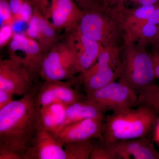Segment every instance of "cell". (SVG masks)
Returning a JSON list of instances; mask_svg holds the SVG:
<instances>
[{
	"instance_id": "26",
	"label": "cell",
	"mask_w": 159,
	"mask_h": 159,
	"mask_svg": "<svg viewBox=\"0 0 159 159\" xmlns=\"http://www.w3.org/2000/svg\"><path fill=\"white\" fill-rule=\"evenodd\" d=\"M82 10L102 7L100 0H74Z\"/></svg>"
},
{
	"instance_id": "13",
	"label": "cell",
	"mask_w": 159,
	"mask_h": 159,
	"mask_svg": "<svg viewBox=\"0 0 159 159\" xmlns=\"http://www.w3.org/2000/svg\"><path fill=\"white\" fill-rule=\"evenodd\" d=\"M104 119H88L64 126L54 134L63 145L69 142L100 138Z\"/></svg>"
},
{
	"instance_id": "10",
	"label": "cell",
	"mask_w": 159,
	"mask_h": 159,
	"mask_svg": "<svg viewBox=\"0 0 159 159\" xmlns=\"http://www.w3.org/2000/svg\"><path fill=\"white\" fill-rule=\"evenodd\" d=\"M70 81L63 80H44L39 87L36 102L39 106L51 103H62L66 106L86 98L74 88Z\"/></svg>"
},
{
	"instance_id": "4",
	"label": "cell",
	"mask_w": 159,
	"mask_h": 159,
	"mask_svg": "<svg viewBox=\"0 0 159 159\" xmlns=\"http://www.w3.org/2000/svg\"><path fill=\"white\" fill-rule=\"evenodd\" d=\"M147 47L137 43L123 44L119 48L122 71L118 79L139 95L154 83L153 55Z\"/></svg>"
},
{
	"instance_id": "25",
	"label": "cell",
	"mask_w": 159,
	"mask_h": 159,
	"mask_svg": "<svg viewBox=\"0 0 159 159\" xmlns=\"http://www.w3.org/2000/svg\"><path fill=\"white\" fill-rule=\"evenodd\" d=\"M14 32L13 26L10 25L0 26V47L1 48L9 43Z\"/></svg>"
},
{
	"instance_id": "29",
	"label": "cell",
	"mask_w": 159,
	"mask_h": 159,
	"mask_svg": "<svg viewBox=\"0 0 159 159\" xmlns=\"http://www.w3.org/2000/svg\"><path fill=\"white\" fill-rule=\"evenodd\" d=\"M33 3L35 7L42 11L46 17L48 19L49 2L48 0H27Z\"/></svg>"
},
{
	"instance_id": "21",
	"label": "cell",
	"mask_w": 159,
	"mask_h": 159,
	"mask_svg": "<svg viewBox=\"0 0 159 159\" xmlns=\"http://www.w3.org/2000/svg\"><path fill=\"white\" fill-rule=\"evenodd\" d=\"M144 106L159 111V85L156 83L148 87L138 96L133 107Z\"/></svg>"
},
{
	"instance_id": "3",
	"label": "cell",
	"mask_w": 159,
	"mask_h": 159,
	"mask_svg": "<svg viewBox=\"0 0 159 159\" xmlns=\"http://www.w3.org/2000/svg\"><path fill=\"white\" fill-rule=\"evenodd\" d=\"M123 6L100 7L83 10L76 29L104 48H120L124 43L125 34Z\"/></svg>"
},
{
	"instance_id": "12",
	"label": "cell",
	"mask_w": 159,
	"mask_h": 159,
	"mask_svg": "<svg viewBox=\"0 0 159 159\" xmlns=\"http://www.w3.org/2000/svg\"><path fill=\"white\" fill-rule=\"evenodd\" d=\"M48 19L57 31L69 32L77 27L83 10L74 0H48Z\"/></svg>"
},
{
	"instance_id": "16",
	"label": "cell",
	"mask_w": 159,
	"mask_h": 159,
	"mask_svg": "<svg viewBox=\"0 0 159 159\" xmlns=\"http://www.w3.org/2000/svg\"><path fill=\"white\" fill-rule=\"evenodd\" d=\"M66 106L59 102L39 106L37 112V130L57 133L64 122Z\"/></svg>"
},
{
	"instance_id": "11",
	"label": "cell",
	"mask_w": 159,
	"mask_h": 159,
	"mask_svg": "<svg viewBox=\"0 0 159 159\" xmlns=\"http://www.w3.org/2000/svg\"><path fill=\"white\" fill-rule=\"evenodd\" d=\"M66 37L76 54V74L87 70L97 61L104 47L81 34L76 28L67 32Z\"/></svg>"
},
{
	"instance_id": "8",
	"label": "cell",
	"mask_w": 159,
	"mask_h": 159,
	"mask_svg": "<svg viewBox=\"0 0 159 159\" xmlns=\"http://www.w3.org/2000/svg\"><path fill=\"white\" fill-rule=\"evenodd\" d=\"M9 58L22 65L32 80L40 76L45 53L41 46L25 34L14 33L8 44Z\"/></svg>"
},
{
	"instance_id": "32",
	"label": "cell",
	"mask_w": 159,
	"mask_h": 159,
	"mask_svg": "<svg viewBox=\"0 0 159 159\" xmlns=\"http://www.w3.org/2000/svg\"><path fill=\"white\" fill-rule=\"evenodd\" d=\"M100 1L102 6L112 8L116 7L117 0H100Z\"/></svg>"
},
{
	"instance_id": "33",
	"label": "cell",
	"mask_w": 159,
	"mask_h": 159,
	"mask_svg": "<svg viewBox=\"0 0 159 159\" xmlns=\"http://www.w3.org/2000/svg\"><path fill=\"white\" fill-rule=\"evenodd\" d=\"M134 0H117L116 2V7H122L125 6L126 2H132Z\"/></svg>"
},
{
	"instance_id": "34",
	"label": "cell",
	"mask_w": 159,
	"mask_h": 159,
	"mask_svg": "<svg viewBox=\"0 0 159 159\" xmlns=\"http://www.w3.org/2000/svg\"><path fill=\"white\" fill-rule=\"evenodd\" d=\"M156 129V138L157 141L159 142V122H158L156 127L155 128Z\"/></svg>"
},
{
	"instance_id": "24",
	"label": "cell",
	"mask_w": 159,
	"mask_h": 159,
	"mask_svg": "<svg viewBox=\"0 0 159 159\" xmlns=\"http://www.w3.org/2000/svg\"><path fill=\"white\" fill-rule=\"evenodd\" d=\"M34 7L33 3L24 0L15 21H21L28 24L33 15Z\"/></svg>"
},
{
	"instance_id": "7",
	"label": "cell",
	"mask_w": 159,
	"mask_h": 159,
	"mask_svg": "<svg viewBox=\"0 0 159 159\" xmlns=\"http://www.w3.org/2000/svg\"><path fill=\"white\" fill-rule=\"evenodd\" d=\"M87 99L93 102L104 113L116 112L133 107L138 95L131 89L115 81L86 94Z\"/></svg>"
},
{
	"instance_id": "30",
	"label": "cell",
	"mask_w": 159,
	"mask_h": 159,
	"mask_svg": "<svg viewBox=\"0 0 159 159\" xmlns=\"http://www.w3.org/2000/svg\"><path fill=\"white\" fill-rule=\"evenodd\" d=\"M138 6H151L159 3V0H134L132 2Z\"/></svg>"
},
{
	"instance_id": "5",
	"label": "cell",
	"mask_w": 159,
	"mask_h": 159,
	"mask_svg": "<svg viewBox=\"0 0 159 159\" xmlns=\"http://www.w3.org/2000/svg\"><path fill=\"white\" fill-rule=\"evenodd\" d=\"M122 71L119 48L106 47L93 65L79 74L77 80L86 94L118 80Z\"/></svg>"
},
{
	"instance_id": "18",
	"label": "cell",
	"mask_w": 159,
	"mask_h": 159,
	"mask_svg": "<svg viewBox=\"0 0 159 159\" xmlns=\"http://www.w3.org/2000/svg\"><path fill=\"white\" fill-rule=\"evenodd\" d=\"M159 4L151 6H139L132 9L126 8L125 6H123L122 11L124 17L125 33L148 19Z\"/></svg>"
},
{
	"instance_id": "20",
	"label": "cell",
	"mask_w": 159,
	"mask_h": 159,
	"mask_svg": "<svg viewBox=\"0 0 159 159\" xmlns=\"http://www.w3.org/2000/svg\"><path fill=\"white\" fill-rule=\"evenodd\" d=\"M94 144L92 140L66 143L64 145L66 159H90Z\"/></svg>"
},
{
	"instance_id": "31",
	"label": "cell",
	"mask_w": 159,
	"mask_h": 159,
	"mask_svg": "<svg viewBox=\"0 0 159 159\" xmlns=\"http://www.w3.org/2000/svg\"><path fill=\"white\" fill-rule=\"evenodd\" d=\"M149 45L151 47V52H159V25L157 36Z\"/></svg>"
},
{
	"instance_id": "28",
	"label": "cell",
	"mask_w": 159,
	"mask_h": 159,
	"mask_svg": "<svg viewBox=\"0 0 159 159\" xmlns=\"http://www.w3.org/2000/svg\"><path fill=\"white\" fill-rule=\"evenodd\" d=\"M14 94L6 90L0 89V109L13 101Z\"/></svg>"
},
{
	"instance_id": "19",
	"label": "cell",
	"mask_w": 159,
	"mask_h": 159,
	"mask_svg": "<svg viewBox=\"0 0 159 159\" xmlns=\"http://www.w3.org/2000/svg\"><path fill=\"white\" fill-rule=\"evenodd\" d=\"M57 31L48 19L43 15L34 34V39L41 46L45 54L58 43Z\"/></svg>"
},
{
	"instance_id": "9",
	"label": "cell",
	"mask_w": 159,
	"mask_h": 159,
	"mask_svg": "<svg viewBox=\"0 0 159 159\" xmlns=\"http://www.w3.org/2000/svg\"><path fill=\"white\" fill-rule=\"evenodd\" d=\"M28 70L19 63L9 58L0 60V89L23 96L34 87Z\"/></svg>"
},
{
	"instance_id": "22",
	"label": "cell",
	"mask_w": 159,
	"mask_h": 159,
	"mask_svg": "<svg viewBox=\"0 0 159 159\" xmlns=\"http://www.w3.org/2000/svg\"><path fill=\"white\" fill-rule=\"evenodd\" d=\"M100 143L94 144L90 159H117V155L108 143L100 140Z\"/></svg>"
},
{
	"instance_id": "14",
	"label": "cell",
	"mask_w": 159,
	"mask_h": 159,
	"mask_svg": "<svg viewBox=\"0 0 159 159\" xmlns=\"http://www.w3.org/2000/svg\"><path fill=\"white\" fill-rule=\"evenodd\" d=\"M25 159H66L64 145L52 133L37 130Z\"/></svg>"
},
{
	"instance_id": "2",
	"label": "cell",
	"mask_w": 159,
	"mask_h": 159,
	"mask_svg": "<svg viewBox=\"0 0 159 159\" xmlns=\"http://www.w3.org/2000/svg\"><path fill=\"white\" fill-rule=\"evenodd\" d=\"M159 111L144 106L129 107L105 117L99 139L110 143L147 137L156 127Z\"/></svg>"
},
{
	"instance_id": "27",
	"label": "cell",
	"mask_w": 159,
	"mask_h": 159,
	"mask_svg": "<svg viewBox=\"0 0 159 159\" xmlns=\"http://www.w3.org/2000/svg\"><path fill=\"white\" fill-rule=\"evenodd\" d=\"M0 159H23V158L14 151L0 145Z\"/></svg>"
},
{
	"instance_id": "15",
	"label": "cell",
	"mask_w": 159,
	"mask_h": 159,
	"mask_svg": "<svg viewBox=\"0 0 159 159\" xmlns=\"http://www.w3.org/2000/svg\"><path fill=\"white\" fill-rule=\"evenodd\" d=\"M119 159H159V152L147 137L108 143Z\"/></svg>"
},
{
	"instance_id": "1",
	"label": "cell",
	"mask_w": 159,
	"mask_h": 159,
	"mask_svg": "<svg viewBox=\"0 0 159 159\" xmlns=\"http://www.w3.org/2000/svg\"><path fill=\"white\" fill-rule=\"evenodd\" d=\"M39 87L0 109V145L14 151L23 159L37 131Z\"/></svg>"
},
{
	"instance_id": "23",
	"label": "cell",
	"mask_w": 159,
	"mask_h": 159,
	"mask_svg": "<svg viewBox=\"0 0 159 159\" xmlns=\"http://www.w3.org/2000/svg\"><path fill=\"white\" fill-rule=\"evenodd\" d=\"M0 22L1 26L6 25L13 26L14 23L9 0H0Z\"/></svg>"
},
{
	"instance_id": "17",
	"label": "cell",
	"mask_w": 159,
	"mask_h": 159,
	"mask_svg": "<svg viewBox=\"0 0 159 159\" xmlns=\"http://www.w3.org/2000/svg\"><path fill=\"white\" fill-rule=\"evenodd\" d=\"M105 113L86 98L66 106L65 118L61 128L71 123L84 119H104Z\"/></svg>"
},
{
	"instance_id": "6",
	"label": "cell",
	"mask_w": 159,
	"mask_h": 159,
	"mask_svg": "<svg viewBox=\"0 0 159 159\" xmlns=\"http://www.w3.org/2000/svg\"><path fill=\"white\" fill-rule=\"evenodd\" d=\"M76 54L67 37L45 54L40 76L44 80L71 79L76 75Z\"/></svg>"
}]
</instances>
